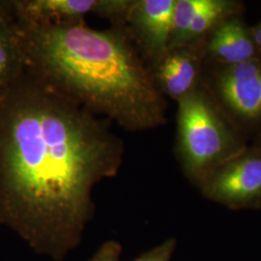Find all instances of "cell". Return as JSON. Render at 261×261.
I'll return each instance as SVG.
<instances>
[{
    "label": "cell",
    "instance_id": "1",
    "mask_svg": "<svg viewBox=\"0 0 261 261\" xmlns=\"http://www.w3.org/2000/svg\"><path fill=\"white\" fill-rule=\"evenodd\" d=\"M122 154L106 122L25 69L0 89V224L63 260L92 220L94 187L116 175Z\"/></svg>",
    "mask_w": 261,
    "mask_h": 261
},
{
    "label": "cell",
    "instance_id": "2",
    "mask_svg": "<svg viewBox=\"0 0 261 261\" xmlns=\"http://www.w3.org/2000/svg\"><path fill=\"white\" fill-rule=\"evenodd\" d=\"M15 19L25 68L41 81L127 130L165 122L161 92L125 25L96 30L84 19Z\"/></svg>",
    "mask_w": 261,
    "mask_h": 261
},
{
    "label": "cell",
    "instance_id": "3",
    "mask_svg": "<svg viewBox=\"0 0 261 261\" xmlns=\"http://www.w3.org/2000/svg\"><path fill=\"white\" fill-rule=\"evenodd\" d=\"M178 103L179 158L187 176L200 187L217 168L244 151L203 92L196 89Z\"/></svg>",
    "mask_w": 261,
    "mask_h": 261
},
{
    "label": "cell",
    "instance_id": "4",
    "mask_svg": "<svg viewBox=\"0 0 261 261\" xmlns=\"http://www.w3.org/2000/svg\"><path fill=\"white\" fill-rule=\"evenodd\" d=\"M206 197L233 209L261 205V152H243L200 185Z\"/></svg>",
    "mask_w": 261,
    "mask_h": 261
},
{
    "label": "cell",
    "instance_id": "5",
    "mask_svg": "<svg viewBox=\"0 0 261 261\" xmlns=\"http://www.w3.org/2000/svg\"><path fill=\"white\" fill-rule=\"evenodd\" d=\"M133 0H20L11 1L15 16L29 22H63L94 13L125 25Z\"/></svg>",
    "mask_w": 261,
    "mask_h": 261
},
{
    "label": "cell",
    "instance_id": "6",
    "mask_svg": "<svg viewBox=\"0 0 261 261\" xmlns=\"http://www.w3.org/2000/svg\"><path fill=\"white\" fill-rule=\"evenodd\" d=\"M176 0H133L125 27L143 59L152 64L169 47Z\"/></svg>",
    "mask_w": 261,
    "mask_h": 261
},
{
    "label": "cell",
    "instance_id": "7",
    "mask_svg": "<svg viewBox=\"0 0 261 261\" xmlns=\"http://www.w3.org/2000/svg\"><path fill=\"white\" fill-rule=\"evenodd\" d=\"M220 100L244 121H261V59L224 66L215 80Z\"/></svg>",
    "mask_w": 261,
    "mask_h": 261
},
{
    "label": "cell",
    "instance_id": "8",
    "mask_svg": "<svg viewBox=\"0 0 261 261\" xmlns=\"http://www.w3.org/2000/svg\"><path fill=\"white\" fill-rule=\"evenodd\" d=\"M200 58L195 45L168 47L151 72L159 91L179 101L196 90Z\"/></svg>",
    "mask_w": 261,
    "mask_h": 261
},
{
    "label": "cell",
    "instance_id": "9",
    "mask_svg": "<svg viewBox=\"0 0 261 261\" xmlns=\"http://www.w3.org/2000/svg\"><path fill=\"white\" fill-rule=\"evenodd\" d=\"M207 50L224 66L245 63L258 57V47L241 19L228 17L212 31Z\"/></svg>",
    "mask_w": 261,
    "mask_h": 261
},
{
    "label": "cell",
    "instance_id": "10",
    "mask_svg": "<svg viewBox=\"0 0 261 261\" xmlns=\"http://www.w3.org/2000/svg\"><path fill=\"white\" fill-rule=\"evenodd\" d=\"M25 70V60L11 1H0V89Z\"/></svg>",
    "mask_w": 261,
    "mask_h": 261
},
{
    "label": "cell",
    "instance_id": "11",
    "mask_svg": "<svg viewBox=\"0 0 261 261\" xmlns=\"http://www.w3.org/2000/svg\"><path fill=\"white\" fill-rule=\"evenodd\" d=\"M233 3L225 0H210L204 9L193 19L181 46L195 45L206 33L213 31L223 20L230 17Z\"/></svg>",
    "mask_w": 261,
    "mask_h": 261
},
{
    "label": "cell",
    "instance_id": "12",
    "mask_svg": "<svg viewBox=\"0 0 261 261\" xmlns=\"http://www.w3.org/2000/svg\"><path fill=\"white\" fill-rule=\"evenodd\" d=\"M175 247L176 240L168 239L148 252H143L134 261H170Z\"/></svg>",
    "mask_w": 261,
    "mask_h": 261
},
{
    "label": "cell",
    "instance_id": "13",
    "mask_svg": "<svg viewBox=\"0 0 261 261\" xmlns=\"http://www.w3.org/2000/svg\"><path fill=\"white\" fill-rule=\"evenodd\" d=\"M121 252L120 243L110 240L103 243L93 257L88 261H120Z\"/></svg>",
    "mask_w": 261,
    "mask_h": 261
},
{
    "label": "cell",
    "instance_id": "14",
    "mask_svg": "<svg viewBox=\"0 0 261 261\" xmlns=\"http://www.w3.org/2000/svg\"><path fill=\"white\" fill-rule=\"evenodd\" d=\"M252 33L256 46L258 47V49L261 50V22L257 27H255L253 30H252Z\"/></svg>",
    "mask_w": 261,
    "mask_h": 261
}]
</instances>
